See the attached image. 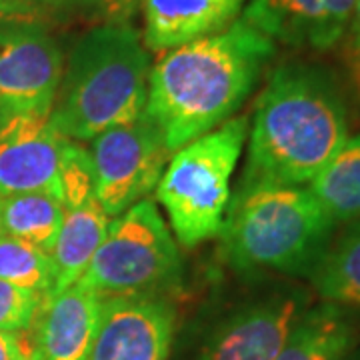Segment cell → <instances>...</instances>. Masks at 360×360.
Instances as JSON below:
<instances>
[{"mask_svg": "<svg viewBox=\"0 0 360 360\" xmlns=\"http://www.w3.org/2000/svg\"><path fill=\"white\" fill-rule=\"evenodd\" d=\"M274 40L245 18L167 52L150 70L146 115L174 155L245 104L274 56Z\"/></svg>", "mask_w": 360, "mask_h": 360, "instance_id": "obj_1", "label": "cell"}, {"mask_svg": "<svg viewBox=\"0 0 360 360\" xmlns=\"http://www.w3.org/2000/svg\"><path fill=\"white\" fill-rule=\"evenodd\" d=\"M348 136L347 104L335 77L322 66H278L255 106L240 182L309 186Z\"/></svg>", "mask_w": 360, "mask_h": 360, "instance_id": "obj_2", "label": "cell"}, {"mask_svg": "<svg viewBox=\"0 0 360 360\" xmlns=\"http://www.w3.org/2000/svg\"><path fill=\"white\" fill-rule=\"evenodd\" d=\"M148 80L141 32L129 22L96 26L70 52L51 120L68 141H92L146 112Z\"/></svg>", "mask_w": 360, "mask_h": 360, "instance_id": "obj_3", "label": "cell"}, {"mask_svg": "<svg viewBox=\"0 0 360 360\" xmlns=\"http://www.w3.org/2000/svg\"><path fill=\"white\" fill-rule=\"evenodd\" d=\"M335 229L307 186L240 182L219 234L224 260L238 272L310 276Z\"/></svg>", "mask_w": 360, "mask_h": 360, "instance_id": "obj_4", "label": "cell"}, {"mask_svg": "<svg viewBox=\"0 0 360 360\" xmlns=\"http://www.w3.org/2000/svg\"><path fill=\"white\" fill-rule=\"evenodd\" d=\"M248 127V116H232L182 146L168 162L155 191L180 245L191 248L220 232L231 202L232 172L243 155Z\"/></svg>", "mask_w": 360, "mask_h": 360, "instance_id": "obj_5", "label": "cell"}, {"mask_svg": "<svg viewBox=\"0 0 360 360\" xmlns=\"http://www.w3.org/2000/svg\"><path fill=\"white\" fill-rule=\"evenodd\" d=\"M182 260L155 200L144 198L110 220L78 283L103 298L160 295L180 281Z\"/></svg>", "mask_w": 360, "mask_h": 360, "instance_id": "obj_6", "label": "cell"}, {"mask_svg": "<svg viewBox=\"0 0 360 360\" xmlns=\"http://www.w3.org/2000/svg\"><path fill=\"white\" fill-rule=\"evenodd\" d=\"M168 155L160 130L146 112L92 139L94 186L104 212L115 219L144 200L162 179Z\"/></svg>", "mask_w": 360, "mask_h": 360, "instance_id": "obj_7", "label": "cell"}, {"mask_svg": "<svg viewBox=\"0 0 360 360\" xmlns=\"http://www.w3.org/2000/svg\"><path fill=\"white\" fill-rule=\"evenodd\" d=\"M65 60L37 20H0V108L6 115H51Z\"/></svg>", "mask_w": 360, "mask_h": 360, "instance_id": "obj_8", "label": "cell"}, {"mask_svg": "<svg viewBox=\"0 0 360 360\" xmlns=\"http://www.w3.org/2000/svg\"><path fill=\"white\" fill-rule=\"evenodd\" d=\"M60 202L65 217L51 252L54 264L52 295L82 278L110 224V217L96 196L90 153L77 142H68L63 153Z\"/></svg>", "mask_w": 360, "mask_h": 360, "instance_id": "obj_9", "label": "cell"}, {"mask_svg": "<svg viewBox=\"0 0 360 360\" xmlns=\"http://www.w3.org/2000/svg\"><path fill=\"white\" fill-rule=\"evenodd\" d=\"M302 288H276L236 309L210 333L198 360H276L309 309Z\"/></svg>", "mask_w": 360, "mask_h": 360, "instance_id": "obj_10", "label": "cell"}, {"mask_svg": "<svg viewBox=\"0 0 360 360\" xmlns=\"http://www.w3.org/2000/svg\"><path fill=\"white\" fill-rule=\"evenodd\" d=\"M176 312L160 295L106 296L90 360H168Z\"/></svg>", "mask_w": 360, "mask_h": 360, "instance_id": "obj_11", "label": "cell"}, {"mask_svg": "<svg viewBox=\"0 0 360 360\" xmlns=\"http://www.w3.org/2000/svg\"><path fill=\"white\" fill-rule=\"evenodd\" d=\"M68 142L51 115L6 116L0 124V196L49 193L60 198V165Z\"/></svg>", "mask_w": 360, "mask_h": 360, "instance_id": "obj_12", "label": "cell"}, {"mask_svg": "<svg viewBox=\"0 0 360 360\" xmlns=\"http://www.w3.org/2000/svg\"><path fill=\"white\" fill-rule=\"evenodd\" d=\"M103 296L80 283L44 298L37 316V360H90Z\"/></svg>", "mask_w": 360, "mask_h": 360, "instance_id": "obj_13", "label": "cell"}, {"mask_svg": "<svg viewBox=\"0 0 360 360\" xmlns=\"http://www.w3.org/2000/svg\"><path fill=\"white\" fill-rule=\"evenodd\" d=\"M248 0H141L142 42L150 51H172L217 34L238 18Z\"/></svg>", "mask_w": 360, "mask_h": 360, "instance_id": "obj_14", "label": "cell"}, {"mask_svg": "<svg viewBox=\"0 0 360 360\" xmlns=\"http://www.w3.org/2000/svg\"><path fill=\"white\" fill-rule=\"evenodd\" d=\"M356 345V324L348 310L321 302L296 322L276 360H342Z\"/></svg>", "mask_w": 360, "mask_h": 360, "instance_id": "obj_15", "label": "cell"}, {"mask_svg": "<svg viewBox=\"0 0 360 360\" xmlns=\"http://www.w3.org/2000/svg\"><path fill=\"white\" fill-rule=\"evenodd\" d=\"M309 278L322 302L360 310V219L328 243Z\"/></svg>", "mask_w": 360, "mask_h": 360, "instance_id": "obj_16", "label": "cell"}, {"mask_svg": "<svg viewBox=\"0 0 360 360\" xmlns=\"http://www.w3.org/2000/svg\"><path fill=\"white\" fill-rule=\"evenodd\" d=\"M307 188L336 226L360 219V134L348 136Z\"/></svg>", "mask_w": 360, "mask_h": 360, "instance_id": "obj_17", "label": "cell"}, {"mask_svg": "<svg viewBox=\"0 0 360 360\" xmlns=\"http://www.w3.org/2000/svg\"><path fill=\"white\" fill-rule=\"evenodd\" d=\"M65 208L60 198L49 193H20L0 196L2 234L52 252L63 226Z\"/></svg>", "mask_w": 360, "mask_h": 360, "instance_id": "obj_18", "label": "cell"}, {"mask_svg": "<svg viewBox=\"0 0 360 360\" xmlns=\"http://www.w3.org/2000/svg\"><path fill=\"white\" fill-rule=\"evenodd\" d=\"M321 13L322 0H248L243 18L272 40L314 49Z\"/></svg>", "mask_w": 360, "mask_h": 360, "instance_id": "obj_19", "label": "cell"}, {"mask_svg": "<svg viewBox=\"0 0 360 360\" xmlns=\"http://www.w3.org/2000/svg\"><path fill=\"white\" fill-rule=\"evenodd\" d=\"M0 281L37 290L49 298L54 290L51 255L39 246L0 234Z\"/></svg>", "mask_w": 360, "mask_h": 360, "instance_id": "obj_20", "label": "cell"}, {"mask_svg": "<svg viewBox=\"0 0 360 360\" xmlns=\"http://www.w3.org/2000/svg\"><path fill=\"white\" fill-rule=\"evenodd\" d=\"M46 296L37 290L0 281V330L25 333L37 322Z\"/></svg>", "mask_w": 360, "mask_h": 360, "instance_id": "obj_21", "label": "cell"}, {"mask_svg": "<svg viewBox=\"0 0 360 360\" xmlns=\"http://www.w3.org/2000/svg\"><path fill=\"white\" fill-rule=\"evenodd\" d=\"M72 4L103 20V25H127L141 0H72Z\"/></svg>", "mask_w": 360, "mask_h": 360, "instance_id": "obj_22", "label": "cell"}, {"mask_svg": "<svg viewBox=\"0 0 360 360\" xmlns=\"http://www.w3.org/2000/svg\"><path fill=\"white\" fill-rule=\"evenodd\" d=\"M26 333L0 330V360H37L34 338Z\"/></svg>", "mask_w": 360, "mask_h": 360, "instance_id": "obj_23", "label": "cell"}, {"mask_svg": "<svg viewBox=\"0 0 360 360\" xmlns=\"http://www.w3.org/2000/svg\"><path fill=\"white\" fill-rule=\"evenodd\" d=\"M8 2L13 4L16 20H37L40 16L72 6V0H8Z\"/></svg>", "mask_w": 360, "mask_h": 360, "instance_id": "obj_24", "label": "cell"}, {"mask_svg": "<svg viewBox=\"0 0 360 360\" xmlns=\"http://www.w3.org/2000/svg\"><path fill=\"white\" fill-rule=\"evenodd\" d=\"M347 60L352 86H354V90H356V94H359L360 98V51H348L347 49Z\"/></svg>", "mask_w": 360, "mask_h": 360, "instance_id": "obj_25", "label": "cell"}, {"mask_svg": "<svg viewBox=\"0 0 360 360\" xmlns=\"http://www.w3.org/2000/svg\"><path fill=\"white\" fill-rule=\"evenodd\" d=\"M348 32H350V39H348V51H360V0L354 8L352 14V20L348 25Z\"/></svg>", "mask_w": 360, "mask_h": 360, "instance_id": "obj_26", "label": "cell"}, {"mask_svg": "<svg viewBox=\"0 0 360 360\" xmlns=\"http://www.w3.org/2000/svg\"><path fill=\"white\" fill-rule=\"evenodd\" d=\"M0 20H16L13 4L8 0H0Z\"/></svg>", "mask_w": 360, "mask_h": 360, "instance_id": "obj_27", "label": "cell"}, {"mask_svg": "<svg viewBox=\"0 0 360 360\" xmlns=\"http://www.w3.org/2000/svg\"><path fill=\"white\" fill-rule=\"evenodd\" d=\"M342 360H360V347L352 348V350H350V352H348L347 356H345Z\"/></svg>", "mask_w": 360, "mask_h": 360, "instance_id": "obj_28", "label": "cell"}, {"mask_svg": "<svg viewBox=\"0 0 360 360\" xmlns=\"http://www.w3.org/2000/svg\"><path fill=\"white\" fill-rule=\"evenodd\" d=\"M6 112H4V110H2V108H0V124H2V122H4V120H6Z\"/></svg>", "mask_w": 360, "mask_h": 360, "instance_id": "obj_29", "label": "cell"}, {"mask_svg": "<svg viewBox=\"0 0 360 360\" xmlns=\"http://www.w3.org/2000/svg\"><path fill=\"white\" fill-rule=\"evenodd\" d=\"M0 234H2V226H0Z\"/></svg>", "mask_w": 360, "mask_h": 360, "instance_id": "obj_30", "label": "cell"}]
</instances>
